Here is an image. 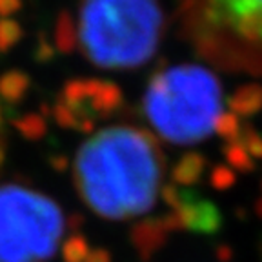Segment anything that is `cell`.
I'll use <instances>...</instances> for the list:
<instances>
[{"mask_svg": "<svg viewBox=\"0 0 262 262\" xmlns=\"http://www.w3.org/2000/svg\"><path fill=\"white\" fill-rule=\"evenodd\" d=\"M179 213L184 229L195 233H215L221 228V215L213 202L204 201L191 189H180Z\"/></svg>", "mask_w": 262, "mask_h": 262, "instance_id": "obj_7", "label": "cell"}, {"mask_svg": "<svg viewBox=\"0 0 262 262\" xmlns=\"http://www.w3.org/2000/svg\"><path fill=\"white\" fill-rule=\"evenodd\" d=\"M73 110L78 133H93L97 120L113 117L124 104L119 84L102 78H70L58 95Z\"/></svg>", "mask_w": 262, "mask_h": 262, "instance_id": "obj_6", "label": "cell"}, {"mask_svg": "<svg viewBox=\"0 0 262 262\" xmlns=\"http://www.w3.org/2000/svg\"><path fill=\"white\" fill-rule=\"evenodd\" d=\"M202 22L233 58L262 70V0H202Z\"/></svg>", "mask_w": 262, "mask_h": 262, "instance_id": "obj_5", "label": "cell"}, {"mask_svg": "<svg viewBox=\"0 0 262 262\" xmlns=\"http://www.w3.org/2000/svg\"><path fill=\"white\" fill-rule=\"evenodd\" d=\"M84 222H86V219H84V215H80V213H73V215H70V217L66 219V226H68L73 233H80V228L84 226Z\"/></svg>", "mask_w": 262, "mask_h": 262, "instance_id": "obj_22", "label": "cell"}, {"mask_svg": "<svg viewBox=\"0 0 262 262\" xmlns=\"http://www.w3.org/2000/svg\"><path fill=\"white\" fill-rule=\"evenodd\" d=\"M164 155L144 129L117 126L95 133L75 159L78 195L97 215L126 221L151 211L162 188Z\"/></svg>", "mask_w": 262, "mask_h": 262, "instance_id": "obj_1", "label": "cell"}, {"mask_svg": "<svg viewBox=\"0 0 262 262\" xmlns=\"http://www.w3.org/2000/svg\"><path fill=\"white\" fill-rule=\"evenodd\" d=\"M169 235L171 233L162 224L160 217H146L131 226L129 242L135 248L140 260L149 262L166 246Z\"/></svg>", "mask_w": 262, "mask_h": 262, "instance_id": "obj_8", "label": "cell"}, {"mask_svg": "<svg viewBox=\"0 0 262 262\" xmlns=\"http://www.w3.org/2000/svg\"><path fill=\"white\" fill-rule=\"evenodd\" d=\"M55 124L62 129H77V117H75L73 110L66 102H62L60 98H57V102L51 106V117Z\"/></svg>", "mask_w": 262, "mask_h": 262, "instance_id": "obj_15", "label": "cell"}, {"mask_svg": "<svg viewBox=\"0 0 262 262\" xmlns=\"http://www.w3.org/2000/svg\"><path fill=\"white\" fill-rule=\"evenodd\" d=\"M22 9V0H0V18H11Z\"/></svg>", "mask_w": 262, "mask_h": 262, "instance_id": "obj_20", "label": "cell"}, {"mask_svg": "<svg viewBox=\"0 0 262 262\" xmlns=\"http://www.w3.org/2000/svg\"><path fill=\"white\" fill-rule=\"evenodd\" d=\"M0 131H2V110H0Z\"/></svg>", "mask_w": 262, "mask_h": 262, "instance_id": "obj_24", "label": "cell"}, {"mask_svg": "<svg viewBox=\"0 0 262 262\" xmlns=\"http://www.w3.org/2000/svg\"><path fill=\"white\" fill-rule=\"evenodd\" d=\"M33 57L37 64H49L57 58V48H55L53 42H49L48 37L44 33L38 35L37 46H35V51H33Z\"/></svg>", "mask_w": 262, "mask_h": 262, "instance_id": "obj_16", "label": "cell"}, {"mask_svg": "<svg viewBox=\"0 0 262 262\" xmlns=\"http://www.w3.org/2000/svg\"><path fill=\"white\" fill-rule=\"evenodd\" d=\"M209 182L215 189H226L235 182V177L233 171L224 166H217V168H213L211 175H209Z\"/></svg>", "mask_w": 262, "mask_h": 262, "instance_id": "obj_17", "label": "cell"}, {"mask_svg": "<svg viewBox=\"0 0 262 262\" xmlns=\"http://www.w3.org/2000/svg\"><path fill=\"white\" fill-rule=\"evenodd\" d=\"M24 38V28L15 18H0V51L6 53L16 48Z\"/></svg>", "mask_w": 262, "mask_h": 262, "instance_id": "obj_14", "label": "cell"}, {"mask_svg": "<svg viewBox=\"0 0 262 262\" xmlns=\"http://www.w3.org/2000/svg\"><path fill=\"white\" fill-rule=\"evenodd\" d=\"M144 113L155 131L177 146H189L217 133L226 113L221 82L199 64L157 71L144 95Z\"/></svg>", "mask_w": 262, "mask_h": 262, "instance_id": "obj_3", "label": "cell"}, {"mask_svg": "<svg viewBox=\"0 0 262 262\" xmlns=\"http://www.w3.org/2000/svg\"><path fill=\"white\" fill-rule=\"evenodd\" d=\"M6 155H8V142L4 137H0V166L6 162Z\"/></svg>", "mask_w": 262, "mask_h": 262, "instance_id": "obj_23", "label": "cell"}, {"mask_svg": "<svg viewBox=\"0 0 262 262\" xmlns=\"http://www.w3.org/2000/svg\"><path fill=\"white\" fill-rule=\"evenodd\" d=\"M90 251V241L82 233H71L60 246V255L64 262H86Z\"/></svg>", "mask_w": 262, "mask_h": 262, "instance_id": "obj_13", "label": "cell"}, {"mask_svg": "<svg viewBox=\"0 0 262 262\" xmlns=\"http://www.w3.org/2000/svg\"><path fill=\"white\" fill-rule=\"evenodd\" d=\"M15 131H18V135L24 137L26 140H40L48 133V119L40 111H33V113L18 115L11 120Z\"/></svg>", "mask_w": 262, "mask_h": 262, "instance_id": "obj_12", "label": "cell"}, {"mask_svg": "<svg viewBox=\"0 0 262 262\" xmlns=\"http://www.w3.org/2000/svg\"><path fill=\"white\" fill-rule=\"evenodd\" d=\"M206 159L199 151H188L175 162L171 169V179L175 184L193 186L204 175Z\"/></svg>", "mask_w": 262, "mask_h": 262, "instance_id": "obj_10", "label": "cell"}, {"mask_svg": "<svg viewBox=\"0 0 262 262\" xmlns=\"http://www.w3.org/2000/svg\"><path fill=\"white\" fill-rule=\"evenodd\" d=\"M86 262H113V257L111 253L106 250V248H93L88 255V260Z\"/></svg>", "mask_w": 262, "mask_h": 262, "instance_id": "obj_21", "label": "cell"}, {"mask_svg": "<svg viewBox=\"0 0 262 262\" xmlns=\"http://www.w3.org/2000/svg\"><path fill=\"white\" fill-rule=\"evenodd\" d=\"M31 78L22 70H9L0 75V100L8 106L20 104L29 93Z\"/></svg>", "mask_w": 262, "mask_h": 262, "instance_id": "obj_9", "label": "cell"}, {"mask_svg": "<svg viewBox=\"0 0 262 262\" xmlns=\"http://www.w3.org/2000/svg\"><path fill=\"white\" fill-rule=\"evenodd\" d=\"M164 15L159 0H84L78 46L104 70H131L155 55Z\"/></svg>", "mask_w": 262, "mask_h": 262, "instance_id": "obj_2", "label": "cell"}, {"mask_svg": "<svg viewBox=\"0 0 262 262\" xmlns=\"http://www.w3.org/2000/svg\"><path fill=\"white\" fill-rule=\"evenodd\" d=\"M53 44L57 51L64 55H70L75 51L78 44V29L75 26L73 15L68 9H62L57 15L53 29Z\"/></svg>", "mask_w": 262, "mask_h": 262, "instance_id": "obj_11", "label": "cell"}, {"mask_svg": "<svg viewBox=\"0 0 262 262\" xmlns=\"http://www.w3.org/2000/svg\"><path fill=\"white\" fill-rule=\"evenodd\" d=\"M160 199L171 211H175L180 204V189L175 184H164L160 188Z\"/></svg>", "mask_w": 262, "mask_h": 262, "instance_id": "obj_18", "label": "cell"}, {"mask_svg": "<svg viewBox=\"0 0 262 262\" xmlns=\"http://www.w3.org/2000/svg\"><path fill=\"white\" fill-rule=\"evenodd\" d=\"M48 162H49V166H51V169L57 173H66L71 166L70 157L64 155V153H53V155H49Z\"/></svg>", "mask_w": 262, "mask_h": 262, "instance_id": "obj_19", "label": "cell"}, {"mask_svg": "<svg viewBox=\"0 0 262 262\" xmlns=\"http://www.w3.org/2000/svg\"><path fill=\"white\" fill-rule=\"evenodd\" d=\"M66 228L60 206L35 189L0 188V262H48Z\"/></svg>", "mask_w": 262, "mask_h": 262, "instance_id": "obj_4", "label": "cell"}]
</instances>
